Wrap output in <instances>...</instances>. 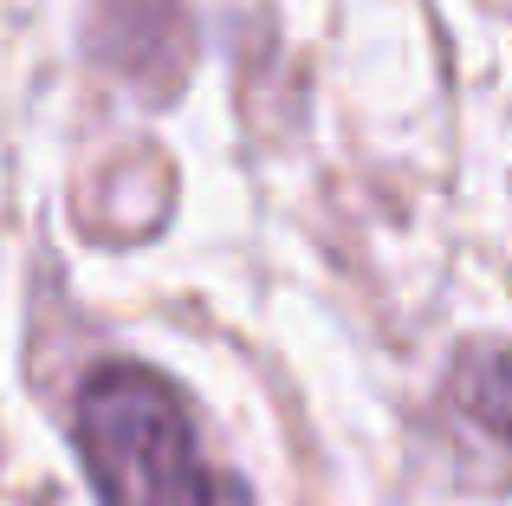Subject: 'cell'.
Listing matches in <instances>:
<instances>
[{
    "label": "cell",
    "mask_w": 512,
    "mask_h": 506,
    "mask_svg": "<svg viewBox=\"0 0 512 506\" xmlns=\"http://www.w3.org/2000/svg\"><path fill=\"white\" fill-rule=\"evenodd\" d=\"M72 442L98 506H253V494L201 448L188 396L163 370L111 357L78 383Z\"/></svg>",
    "instance_id": "6da1fadb"
}]
</instances>
